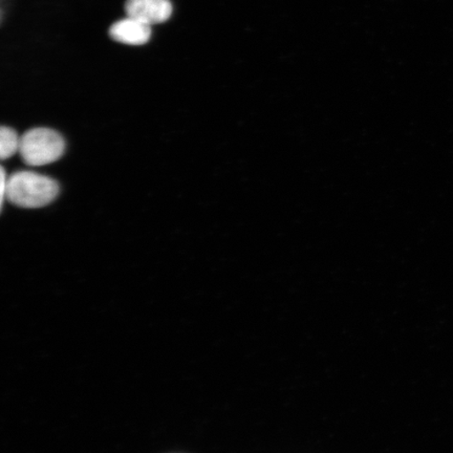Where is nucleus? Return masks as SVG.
Returning <instances> with one entry per match:
<instances>
[{
  "label": "nucleus",
  "instance_id": "obj_2",
  "mask_svg": "<svg viewBox=\"0 0 453 453\" xmlns=\"http://www.w3.org/2000/svg\"><path fill=\"white\" fill-rule=\"evenodd\" d=\"M65 142L50 128H33L20 138L19 154L28 166L54 163L65 154Z\"/></svg>",
  "mask_w": 453,
  "mask_h": 453
},
{
  "label": "nucleus",
  "instance_id": "obj_4",
  "mask_svg": "<svg viewBox=\"0 0 453 453\" xmlns=\"http://www.w3.org/2000/svg\"><path fill=\"white\" fill-rule=\"evenodd\" d=\"M113 41L129 45H142L150 42L151 27L140 20L127 17L119 20L110 28Z\"/></svg>",
  "mask_w": 453,
  "mask_h": 453
},
{
  "label": "nucleus",
  "instance_id": "obj_3",
  "mask_svg": "<svg viewBox=\"0 0 453 453\" xmlns=\"http://www.w3.org/2000/svg\"><path fill=\"white\" fill-rule=\"evenodd\" d=\"M126 13L150 26L162 24L172 16L173 4L169 0H127Z\"/></svg>",
  "mask_w": 453,
  "mask_h": 453
},
{
  "label": "nucleus",
  "instance_id": "obj_6",
  "mask_svg": "<svg viewBox=\"0 0 453 453\" xmlns=\"http://www.w3.org/2000/svg\"><path fill=\"white\" fill-rule=\"evenodd\" d=\"M7 183L8 180L5 178V172L4 167H2V190H0V203H2V208L4 207V203L5 197H7Z\"/></svg>",
  "mask_w": 453,
  "mask_h": 453
},
{
  "label": "nucleus",
  "instance_id": "obj_5",
  "mask_svg": "<svg viewBox=\"0 0 453 453\" xmlns=\"http://www.w3.org/2000/svg\"><path fill=\"white\" fill-rule=\"evenodd\" d=\"M20 138L14 129L7 127H2L0 132V157L2 160L13 157L19 152Z\"/></svg>",
  "mask_w": 453,
  "mask_h": 453
},
{
  "label": "nucleus",
  "instance_id": "obj_1",
  "mask_svg": "<svg viewBox=\"0 0 453 453\" xmlns=\"http://www.w3.org/2000/svg\"><path fill=\"white\" fill-rule=\"evenodd\" d=\"M59 194L55 180L32 172L13 173L8 179L7 198L21 208H42L52 203Z\"/></svg>",
  "mask_w": 453,
  "mask_h": 453
}]
</instances>
